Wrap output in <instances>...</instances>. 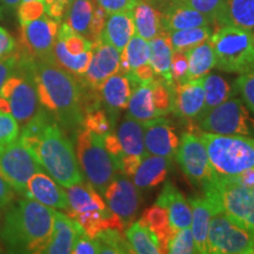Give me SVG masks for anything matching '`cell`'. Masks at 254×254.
I'll return each instance as SVG.
<instances>
[{
    "instance_id": "1",
    "label": "cell",
    "mask_w": 254,
    "mask_h": 254,
    "mask_svg": "<svg viewBox=\"0 0 254 254\" xmlns=\"http://www.w3.org/2000/svg\"><path fill=\"white\" fill-rule=\"evenodd\" d=\"M32 69L43 109L49 111L63 128L78 132L84 122L79 81L53 58H33Z\"/></svg>"
},
{
    "instance_id": "2",
    "label": "cell",
    "mask_w": 254,
    "mask_h": 254,
    "mask_svg": "<svg viewBox=\"0 0 254 254\" xmlns=\"http://www.w3.org/2000/svg\"><path fill=\"white\" fill-rule=\"evenodd\" d=\"M55 208L28 198L12 202L0 238L9 253H43L53 231Z\"/></svg>"
},
{
    "instance_id": "3",
    "label": "cell",
    "mask_w": 254,
    "mask_h": 254,
    "mask_svg": "<svg viewBox=\"0 0 254 254\" xmlns=\"http://www.w3.org/2000/svg\"><path fill=\"white\" fill-rule=\"evenodd\" d=\"M30 151L60 186L69 187L84 180L72 141L53 116L47 120Z\"/></svg>"
},
{
    "instance_id": "4",
    "label": "cell",
    "mask_w": 254,
    "mask_h": 254,
    "mask_svg": "<svg viewBox=\"0 0 254 254\" xmlns=\"http://www.w3.org/2000/svg\"><path fill=\"white\" fill-rule=\"evenodd\" d=\"M200 139L218 177H234L254 167V138L204 132Z\"/></svg>"
},
{
    "instance_id": "5",
    "label": "cell",
    "mask_w": 254,
    "mask_h": 254,
    "mask_svg": "<svg viewBox=\"0 0 254 254\" xmlns=\"http://www.w3.org/2000/svg\"><path fill=\"white\" fill-rule=\"evenodd\" d=\"M217 64L215 67L228 73H244L254 69V31L222 25L211 36Z\"/></svg>"
},
{
    "instance_id": "6",
    "label": "cell",
    "mask_w": 254,
    "mask_h": 254,
    "mask_svg": "<svg viewBox=\"0 0 254 254\" xmlns=\"http://www.w3.org/2000/svg\"><path fill=\"white\" fill-rule=\"evenodd\" d=\"M32 60L33 57L20 52L17 67L0 88V97L8 101L11 114L20 127L26 125L40 110Z\"/></svg>"
},
{
    "instance_id": "7",
    "label": "cell",
    "mask_w": 254,
    "mask_h": 254,
    "mask_svg": "<svg viewBox=\"0 0 254 254\" xmlns=\"http://www.w3.org/2000/svg\"><path fill=\"white\" fill-rule=\"evenodd\" d=\"M75 154L87 182L98 192L104 193L118 172L112 157L105 147L104 136L82 127L77 132Z\"/></svg>"
},
{
    "instance_id": "8",
    "label": "cell",
    "mask_w": 254,
    "mask_h": 254,
    "mask_svg": "<svg viewBox=\"0 0 254 254\" xmlns=\"http://www.w3.org/2000/svg\"><path fill=\"white\" fill-rule=\"evenodd\" d=\"M202 192L206 198L219 205L221 211L254 232V187L241 185L228 178L218 177Z\"/></svg>"
},
{
    "instance_id": "9",
    "label": "cell",
    "mask_w": 254,
    "mask_h": 254,
    "mask_svg": "<svg viewBox=\"0 0 254 254\" xmlns=\"http://www.w3.org/2000/svg\"><path fill=\"white\" fill-rule=\"evenodd\" d=\"M198 123L205 132L254 138V117L244 101L237 97L214 107Z\"/></svg>"
},
{
    "instance_id": "10",
    "label": "cell",
    "mask_w": 254,
    "mask_h": 254,
    "mask_svg": "<svg viewBox=\"0 0 254 254\" xmlns=\"http://www.w3.org/2000/svg\"><path fill=\"white\" fill-rule=\"evenodd\" d=\"M254 232L244 227L224 211L211 219L207 236V252L214 254H252Z\"/></svg>"
},
{
    "instance_id": "11",
    "label": "cell",
    "mask_w": 254,
    "mask_h": 254,
    "mask_svg": "<svg viewBox=\"0 0 254 254\" xmlns=\"http://www.w3.org/2000/svg\"><path fill=\"white\" fill-rule=\"evenodd\" d=\"M174 158L189 182L199 190H206L217 180L218 176L209 163L205 145L200 136L190 132L184 133Z\"/></svg>"
},
{
    "instance_id": "12",
    "label": "cell",
    "mask_w": 254,
    "mask_h": 254,
    "mask_svg": "<svg viewBox=\"0 0 254 254\" xmlns=\"http://www.w3.org/2000/svg\"><path fill=\"white\" fill-rule=\"evenodd\" d=\"M40 171H44V168L19 138L8 144L0 145V176L19 194L23 195L28 180Z\"/></svg>"
},
{
    "instance_id": "13",
    "label": "cell",
    "mask_w": 254,
    "mask_h": 254,
    "mask_svg": "<svg viewBox=\"0 0 254 254\" xmlns=\"http://www.w3.org/2000/svg\"><path fill=\"white\" fill-rule=\"evenodd\" d=\"M60 21L46 13L21 26V51L36 59L53 58Z\"/></svg>"
},
{
    "instance_id": "14",
    "label": "cell",
    "mask_w": 254,
    "mask_h": 254,
    "mask_svg": "<svg viewBox=\"0 0 254 254\" xmlns=\"http://www.w3.org/2000/svg\"><path fill=\"white\" fill-rule=\"evenodd\" d=\"M109 208L122 219L126 228L134 220L140 207V192L134 183L122 172L116 177L103 193Z\"/></svg>"
},
{
    "instance_id": "15",
    "label": "cell",
    "mask_w": 254,
    "mask_h": 254,
    "mask_svg": "<svg viewBox=\"0 0 254 254\" xmlns=\"http://www.w3.org/2000/svg\"><path fill=\"white\" fill-rule=\"evenodd\" d=\"M119 68L120 52L99 38L93 43L90 66L87 71L79 77V84L92 90H98L107 78L119 72Z\"/></svg>"
},
{
    "instance_id": "16",
    "label": "cell",
    "mask_w": 254,
    "mask_h": 254,
    "mask_svg": "<svg viewBox=\"0 0 254 254\" xmlns=\"http://www.w3.org/2000/svg\"><path fill=\"white\" fill-rule=\"evenodd\" d=\"M135 87V82L126 73L117 72L107 78L98 88L101 105L109 116L112 127L116 126L120 113L128 106L129 98Z\"/></svg>"
},
{
    "instance_id": "17",
    "label": "cell",
    "mask_w": 254,
    "mask_h": 254,
    "mask_svg": "<svg viewBox=\"0 0 254 254\" xmlns=\"http://www.w3.org/2000/svg\"><path fill=\"white\" fill-rule=\"evenodd\" d=\"M142 127L146 153L168 159L176 157L180 140L170 120L158 117L142 122Z\"/></svg>"
},
{
    "instance_id": "18",
    "label": "cell",
    "mask_w": 254,
    "mask_h": 254,
    "mask_svg": "<svg viewBox=\"0 0 254 254\" xmlns=\"http://www.w3.org/2000/svg\"><path fill=\"white\" fill-rule=\"evenodd\" d=\"M23 195L49 207L64 209L66 212L69 209L66 192L52 177L44 171L37 172L31 177L25 186Z\"/></svg>"
},
{
    "instance_id": "19",
    "label": "cell",
    "mask_w": 254,
    "mask_h": 254,
    "mask_svg": "<svg viewBox=\"0 0 254 254\" xmlns=\"http://www.w3.org/2000/svg\"><path fill=\"white\" fill-rule=\"evenodd\" d=\"M205 77L176 85L172 112L179 118L198 120L205 100Z\"/></svg>"
},
{
    "instance_id": "20",
    "label": "cell",
    "mask_w": 254,
    "mask_h": 254,
    "mask_svg": "<svg viewBox=\"0 0 254 254\" xmlns=\"http://www.w3.org/2000/svg\"><path fill=\"white\" fill-rule=\"evenodd\" d=\"M155 204L166 209L171 227L174 231L190 227L192 208L189 200L173 183L166 182Z\"/></svg>"
},
{
    "instance_id": "21",
    "label": "cell",
    "mask_w": 254,
    "mask_h": 254,
    "mask_svg": "<svg viewBox=\"0 0 254 254\" xmlns=\"http://www.w3.org/2000/svg\"><path fill=\"white\" fill-rule=\"evenodd\" d=\"M84 228L77 220L64 214L55 212L53 231L51 239L43 253L45 254H69L79 234L84 233Z\"/></svg>"
},
{
    "instance_id": "22",
    "label": "cell",
    "mask_w": 254,
    "mask_h": 254,
    "mask_svg": "<svg viewBox=\"0 0 254 254\" xmlns=\"http://www.w3.org/2000/svg\"><path fill=\"white\" fill-rule=\"evenodd\" d=\"M192 208V234L194 239L196 253L206 254L207 252V236L211 219L220 207L206 196H194L189 200Z\"/></svg>"
},
{
    "instance_id": "23",
    "label": "cell",
    "mask_w": 254,
    "mask_h": 254,
    "mask_svg": "<svg viewBox=\"0 0 254 254\" xmlns=\"http://www.w3.org/2000/svg\"><path fill=\"white\" fill-rule=\"evenodd\" d=\"M212 20L201 12L184 4L180 0H172L165 6L163 13V28L167 32L186 30L211 25Z\"/></svg>"
},
{
    "instance_id": "24",
    "label": "cell",
    "mask_w": 254,
    "mask_h": 254,
    "mask_svg": "<svg viewBox=\"0 0 254 254\" xmlns=\"http://www.w3.org/2000/svg\"><path fill=\"white\" fill-rule=\"evenodd\" d=\"M172 159L146 153L138 170L133 174V183L139 190H151L163 184L171 168Z\"/></svg>"
},
{
    "instance_id": "25",
    "label": "cell",
    "mask_w": 254,
    "mask_h": 254,
    "mask_svg": "<svg viewBox=\"0 0 254 254\" xmlns=\"http://www.w3.org/2000/svg\"><path fill=\"white\" fill-rule=\"evenodd\" d=\"M134 34L132 11H124L107 14L100 38L122 52Z\"/></svg>"
},
{
    "instance_id": "26",
    "label": "cell",
    "mask_w": 254,
    "mask_h": 254,
    "mask_svg": "<svg viewBox=\"0 0 254 254\" xmlns=\"http://www.w3.org/2000/svg\"><path fill=\"white\" fill-rule=\"evenodd\" d=\"M65 192L69 205V209L66 213H87L110 209L98 190L90 183H84V180L66 187Z\"/></svg>"
},
{
    "instance_id": "27",
    "label": "cell",
    "mask_w": 254,
    "mask_h": 254,
    "mask_svg": "<svg viewBox=\"0 0 254 254\" xmlns=\"http://www.w3.org/2000/svg\"><path fill=\"white\" fill-rule=\"evenodd\" d=\"M214 24L254 31V0H224Z\"/></svg>"
},
{
    "instance_id": "28",
    "label": "cell",
    "mask_w": 254,
    "mask_h": 254,
    "mask_svg": "<svg viewBox=\"0 0 254 254\" xmlns=\"http://www.w3.org/2000/svg\"><path fill=\"white\" fill-rule=\"evenodd\" d=\"M132 17L135 34L146 40H152L161 31H164L163 13L145 0H139L136 2L132 9Z\"/></svg>"
},
{
    "instance_id": "29",
    "label": "cell",
    "mask_w": 254,
    "mask_h": 254,
    "mask_svg": "<svg viewBox=\"0 0 254 254\" xmlns=\"http://www.w3.org/2000/svg\"><path fill=\"white\" fill-rule=\"evenodd\" d=\"M205 100L204 106H202L201 112H200L198 120L199 122L205 114H207L209 111L213 110L214 107L225 103L232 97H236L238 93L236 82L227 81L221 75L215 74V73H207L205 75Z\"/></svg>"
},
{
    "instance_id": "30",
    "label": "cell",
    "mask_w": 254,
    "mask_h": 254,
    "mask_svg": "<svg viewBox=\"0 0 254 254\" xmlns=\"http://www.w3.org/2000/svg\"><path fill=\"white\" fill-rule=\"evenodd\" d=\"M173 46L167 31H161L157 37L150 40V64L158 77L167 82H174L171 75V59Z\"/></svg>"
},
{
    "instance_id": "31",
    "label": "cell",
    "mask_w": 254,
    "mask_h": 254,
    "mask_svg": "<svg viewBox=\"0 0 254 254\" xmlns=\"http://www.w3.org/2000/svg\"><path fill=\"white\" fill-rule=\"evenodd\" d=\"M120 145L124 155L142 158L146 154L144 142V127L142 123L138 120L125 117L117 129Z\"/></svg>"
},
{
    "instance_id": "32",
    "label": "cell",
    "mask_w": 254,
    "mask_h": 254,
    "mask_svg": "<svg viewBox=\"0 0 254 254\" xmlns=\"http://www.w3.org/2000/svg\"><path fill=\"white\" fill-rule=\"evenodd\" d=\"M186 56L189 60V72H187L186 81L196 80V79L205 77L212 68L215 67V64H217L211 38L187 51Z\"/></svg>"
},
{
    "instance_id": "33",
    "label": "cell",
    "mask_w": 254,
    "mask_h": 254,
    "mask_svg": "<svg viewBox=\"0 0 254 254\" xmlns=\"http://www.w3.org/2000/svg\"><path fill=\"white\" fill-rule=\"evenodd\" d=\"M146 225L153 232L159 241V246L163 253H167V243L174 230L171 227L168 214L166 209L161 206L154 204L151 207L146 208L142 213V217L139 220Z\"/></svg>"
},
{
    "instance_id": "34",
    "label": "cell",
    "mask_w": 254,
    "mask_h": 254,
    "mask_svg": "<svg viewBox=\"0 0 254 254\" xmlns=\"http://www.w3.org/2000/svg\"><path fill=\"white\" fill-rule=\"evenodd\" d=\"M126 239L131 246L132 252L136 254H160L155 234L140 221H134L126 228Z\"/></svg>"
},
{
    "instance_id": "35",
    "label": "cell",
    "mask_w": 254,
    "mask_h": 254,
    "mask_svg": "<svg viewBox=\"0 0 254 254\" xmlns=\"http://www.w3.org/2000/svg\"><path fill=\"white\" fill-rule=\"evenodd\" d=\"M146 63H150V41L134 34L120 52L119 72L128 73Z\"/></svg>"
},
{
    "instance_id": "36",
    "label": "cell",
    "mask_w": 254,
    "mask_h": 254,
    "mask_svg": "<svg viewBox=\"0 0 254 254\" xmlns=\"http://www.w3.org/2000/svg\"><path fill=\"white\" fill-rule=\"evenodd\" d=\"M126 116L141 123L158 118L152 101L151 84L139 85L133 90L127 106Z\"/></svg>"
},
{
    "instance_id": "37",
    "label": "cell",
    "mask_w": 254,
    "mask_h": 254,
    "mask_svg": "<svg viewBox=\"0 0 254 254\" xmlns=\"http://www.w3.org/2000/svg\"><path fill=\"white\" fill-rule=\"evenodd\" d=\"M97 1L94 0H74L66 13L65 23L73 31L87 39L92 17H93Z\"/></svg>"
},
{
    "instance_id": "38",
    "label": "cell",
    "mask_w": 254,
    "mask_h": 254,
    "mask_svg": "<svg viewBox=\"0 0 254 254\" xmlns=\"http://www.w3.org/2000/svg\"><path fill=\"white\" fill-rule=\"evenodd\" d=\"M53 59L60 67L71 73L74 77H81L87 71L92 59V50L86 51L81 55L73 56L64 47L63 41L57 38L53 47Z\"/></svg>"
},
{
    "instance_id": "39",
    "label": "cell",
    "mask_w": 254,
    "mask_h": 254,
    "mask_svg": "<svg viewBox=\"0 0 254 254\" xmlns=\"http://www.w3.org/2000/svg\"><path fill=\"white\" fill-rule=\"evenodd\" d=\"M212 33H213V30H212V27L209 25L168 32L173 50L180 51V52L184 53H186L187 51L199 45V44L208 40L211 38Z\"/></svg>"
},
{
    "instance_id": "40",
    "label": "cell",
    "mask_w": 254,
    "mask_h": 254,
    "mask_svg": "<svg viewBox=\"0 0 254 254\" xmlns=\"http://www.w3.org/2000/svg\"><path fill=\"white\" fill-rule=\"evenodd\" d=\"M174 90L176 84L167 82L161 77L155 78L151 82L152 101L157 117H165L173 111Z\"/></svg>"
},
{
    "instance_id": "41",
    "label": "cell",
    "mask_w": 254,
    "mask_h": 254,
    "mask_svg": "<svg viewBox=\"0 0 254 254\" xmlns=\"http://www.w3.org/2000/svg\"><path fill=\"white\" fill-rule=\"evenodd\" d=\"M124 232L116 228H106L100 232L95 239L100 244V253L120 254V253H133L128 241L125 240Z\"/></svg>"
},
{
    "instance_id": "42",
    "label": "cell",
    "mask_w": 254,
    "mask_h": 254,
    "mask_svg": "<svg viewBox=\"0 0 254 254\" xmlns=\"http://www.w3.org/2000/svg\"><path fill=\"white\" fill-rule=\"evenodd\" d=\"M167 253L193 254L196 253L192 231L190 227L174 231L167 243Z\"/></svg>"
},
{
    "instance_id": "43",
    "label": "cell",
    "mask_w": 254,
    "mask_h": 254,
    "mask_svg": "<svg viewBox=\"0 0 254 254\" xmlns=\"http://www.w3.org/2000/svg\"><path fill=\"white\" fill-rule=\"evenodd\" d=\"M82 127L90 129V131L97 133L101 136L109 134L112 129L110 118L107 116L106 111L104 107H99L93 111L84 114V122H82Z\"/></svg>"
},
{
    "instance_id": "44",
    "label": "cell",
    "mask_w": 254,
    "mask_h": 254,
    "mask_svg": "<svg viewBox=\"0 0 254 254\" xmlns=\"http://www.w3.org/2000/svg\"><path fill=\"white\" fill-rule=\"evenodd\" d=\"M234 82L238 93L241 95V100L254 116V69L240 74V77Z\"/></svg>"
},
{
    "instance_id": "45",
    "label": "cell",
    "mask_w": 254,
    "mask_h": 254,
    "mask_svg": "<svg viewBox=\"0 0 254 254\" xmlns=\"http://www.w3.org/2000/svg\"><path fill=\"white\" fill-rule=\"evenodd\" d=\"M20 126L11 113L0 112V145L17 140Z\"/></svg>"
},
{
    "instance_id": "46",
    "label": "cell",
    "mask_w": 254,
    "mask_h": 254,
    "mask_svg": "<svg viewBox=\"0 0 254 254\" xmlns=\"http://www.w3.org/2000/svg\"><path fill=\"white\" fill-rule=\"evenodd\" d=\"M45 14V4L39 0L23 1L18 6V19L21 26Z\"/></svg>"
},
{
    "instance_id": "47",
    "label": "cell",
    "mask_w": 254,
    "mask_h": 254,
    "mask_svg": "<svg viewBox=\"0 0 254 254\" xmlns=\"http://www.w3.org/2000/svg\"><path fill=\"white\" fill-rule=\"evenodd\" d=\"M187 72H189V60L186 53L180 51H173L171 59V75L174 84H183L186 81Z\"/></svg>"
},
{
    "instance_id": "48",
    "label": "cell",
    "mask_w": 254,
    "mask_h": 254,
    "mask_svg": "<svg viewBox=\"0 0 254 254\" xmlns=\"http://www.w3.org/2000/svg\"><path fill=\"white\" fill-rule=\"evenodd\" d=\"M180 1L190 6L196 11L201 12L202 14L211 19L212 24H214V20L219 11H220L224 0H180Z\"/></svg>"
},
{
    "instance_id": "49",
    "label": "cell",
    "mask_w": 254,
    "mask_h": 254,
    "mask_svg": "<svg viewBox=\"0 0 254 254\" xmlns=\"http://www.w3.org/2000/svg\"><path fill=\"white\" fill-rule=\"evenodd\" d=\"M72 253L74 254H95L100 253V244L95 238L87 236L86 233L79 234L73 246Z\"/></svg>"
},
{
    "instance_id": "50",
    "label": "cell",
    "mask_w": 254,
    "mask_h": 254,
    "mask_svg": "<svg viewBox=\"0 0 254 254\" xmlns=\"http://www.w3.org/2000/svg\"><path fill=\"white\" fill-rule=\"evenodd\" d=\"M126 74L135 82L136 86H139V85L151 84V82L158 77L157 73L154 72V69L152 67L150 63L142 64V65L133 68L132 71H129L128 73H126Z\"/></svg>"
},
{
    "instance_id": "51",
    "label": "cell",
    "mask_w": 254,
    "mask_h": 254,
    "mask_svg": "<svg viewBox=\"0 0 254 254\" xmlns=\"http://www.w3.org/2000/svg\"><path fill=\"white\" fill-rule=\"evenodd\" d=\"M107 13L105 12V9L101 7V6L98 4L95 5L93 17H92L91 26H90V32H88L87 39L94 43L100 38L101 32H103V28L105 26V23H106Z\"/></svg>"
},
{
    "instance_id": "52",
    "label": "cell",
    "mask_w": 254,
    "mask_h": 254,
    "mask_svg": "<svg viewBox=\"0 0 254 254\" xmlns=\"http://www.w3.org/2000/svg\"><path fill=\"white\" fill-rule=\"evenodd\" d=\"M74 0H44L45 4V13L49 17L60 21L67 13Z\"/></svg>"
},
{
    "instance_id": "53",
    "label": "cell",
    "mask_w": 254,
    "mask_h": 254,
    "mask_svg": "<svg viewBox=\"0 0 254 254\" xmlns=\"http://www.w3.org/2000/svg\"><path fill=\"white\" fill-rule=\"evenodd\" d=\"M104 144L107 152H109L111 157H112L114 164H116L117 170L120 172V161H122L123 158V148L122 145H120L118 136H117V134H114V133L110 132L109 134L104 136Z\"/></svg>"
},
{
    "instance_id": "54",
    "label": "cell",
    "mask_w": 254,
    "mask_h": 254,
    "mask_svg": "<svg viewBox=\"0 0 254 254\" xmlns=\"http://www.w3.org/2000/svg\"><path fill=\"white\" fill-rule=\"evenodd\" d=\"M107 14L116 12L132 11L139 0H95Z\"/></svg>"
},
{
    "instance_id": "55",
    "label": "cell",
    "mask_w": 254,
    "mask_h": 254,
    "mask_svg": "<svg viewBox=\"0 0 254 254\" xmlns=\"http://www.w3.org/2000/svg\"><path fill=\"white\" fill-rule=\"evenodd\" d=\"M19 58H20V52H14V51L9 55L0 58V88H1L6 79L9 77V74L17 67Z\"/></svg>"
},
{
    "instance_id": "56",
    "label": "cell",
    "mask_w": 254,
    "mask_h": 254,
    "mask_svg": "<svg viewBox=\"0 0 254 254\" xmlns=\"http://www.w3.org/2000/svg\"><path fill=\"white\" fill-rule=\"evenodd\" d=\"M12 186L0 176V209L7 208L14 200V192Z\"/></svg>"
},
{
    "instance_id": "57",
    "label": "cell",
    "mask_w": 254,
    "mask_h": 254,
    "mask_svg": "<svg viewBox=\"0 0 254 254\" xmlns=\"http://www.w3.org/2000/svg\"><path fill=\"white\" fill-rule=\"evenodd\" d=\"M14 38L8 33L5 28L0 27V58L12 53L15 50Z\"/></svg>"
},
{
    "instance_id": "58",
    "label": "cell",
    "mask_w": 254,
    "mask_h": 254,
    "mask_svg": "<svg viewBox=\"0 0 254 254\" xmlns=\"http://www.w3.org/2000/svg\"><path fill=\"white\" fill-rule=\"evenodd\" d=\"M228 179L233 180V182H236L238 184H241V185L254 187V167L244 171L243 173L238 174V176L228 177Z\"/></svg>"
},
{
    "instance_id": "59",
    "label": "cell",
    "mask_w": 254,
    "mask_h": 254,
    "mask_svg": "<svg viewBox=\"0 0 254 254\" xmlns=\"http://www.w3.org/2000/svg\"><path fill=\"white\" fill-rule=\"evenodd\" d=\"M2 5L7 8H15L18 7L19 4L21 2V0H1Z\"/></svg>"
},
{
    "instance_id": "60",
    "label": "cell",
    "mask_w": 254,
    "mask_h": 254,
    "mask_svg": "<svg viewBox=\"0 0 254 254\" xmlns=\"http://www.w3.org/2000/svg\"><path fill=\"white\" fill-rule=\"evenodd\" d=\"M172 0H153V6H158V7H165V6L170 4Z\"/></svg>"
},
{
    "instance_id": "61",
    "label": "cell",
    "mask_w": 254,
    "mask_h": 254,
    "mask_svg": "<svg viewBox=\"0 0 254 254\" xmlns=\"http://www.w3.org/2000/svg\"><path fill=\"white\" fill-rule=\"evenodd\" d=\"M145 1H147V2H150V4H153V0H145Z\"/></svg>"
},
{
    "instance_id": "62",
    "label": "cell",
    "mask_w": 254,
    "mask_h": 254,
    "mask_svg": "<svg viewBox=\"0 0 254 254\" xmlns=\"http://www.w3.org/2000/svg\"><path fill=\"white\" fill-rule=\"evenodd\" d=\"M23 1H31V0H21V2ZM39 1H44V0H39Z\"/></svg>"
},
{
    "instance_id": "63",
    "label": "cell",
    "mask_w": 254,
    "mask_h": 254,
    "mask_svg": "<svg viewBox=\"0 0 254 254\" xmlns=\"http://www.w3.org/2000/svg\"><path fill=\"white\" fill-rule=\"evenodd\" d=\"M253 253H254V238H253Z\"/></svg>"
},
{
    "instance_id": "64",
    "label": "cell",
    "mask_w": 254,
    "mask_h": 254,
    "mask_svg": "<svg viewBox=\"0 0 254 254\" xmlns=\"http://www.w3.org/2000/svg\"><path fill=\"white\" fill-rule=\"evenodd\" d=\"M0 217H1V215H0ZM2 252V251H1V249H0V253H1Z\"/></svg>"
}]
</instances>
